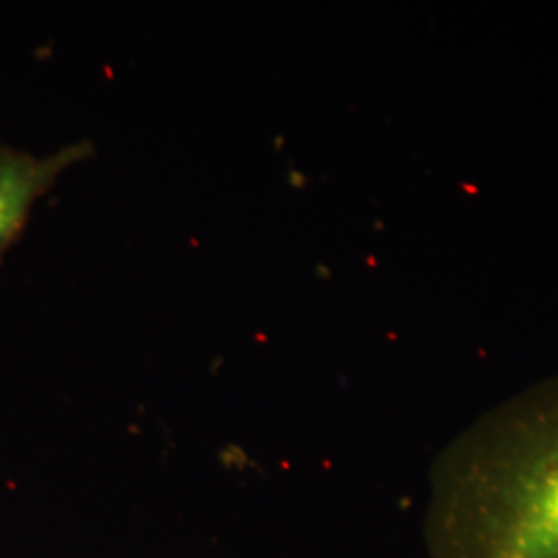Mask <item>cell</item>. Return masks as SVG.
I'll list each match as a JSON object with an SVG mask.
<instances>
[{
	"label": "cell",
	"mask_w": 558,
	"mask_h": 558,
	"mask_svg": "<svg viewBox=\"0 0 558 558\" xmlns=\"http://www.w3.org/2000/svg\"><path fill=\"white\" fill-rule=\"evenodd\" d=\"M430 558H558V375L459 433L430 470Z\"/></svg>",
	"instance_id": "1"
},
{
	"label": "cell",
	"mask_w": 558,
	"mask_h": 558,
	"mask_svg": "<svg viewBox=\"0 0 558 558\" xmlns=\"http://www.w3.org/2000/svg\"><path fill=\"white\" fill-rule=\"evenodd\" d=\"M92 154L94 147L87 141L66 145L50 156L0 145V260L20 240L36 203L69 168Z\"/></svg>",
	"instance_id": "2"
}]
</instances>
